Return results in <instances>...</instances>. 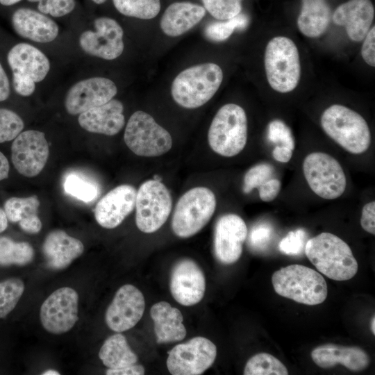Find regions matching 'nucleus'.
Segmentation results:
<instances>
[{
	"label": "nucleus",
	"mask_w": 375,
	"mask_h": 375,
	"mask_svg": "<svg viewBox=\"0 0 375 375\" xmlns=\"http://www.w3.org/2000/svg\"><path fill=\"white\" fill-rule=\"evenodd\" d=\"M306 256L317 269L335 281H347L358 271V262L349 246L340 238L324 232L307 240Z\"/></svg>",
	"instance_id": "obj_1"
},
{
	"label": "nucleus",
	"mask_w": 375,
	"mask_h": 375,
	"mask_svg": "<svg viewBox=\"0 0 375 375\" xmlns=\"http://www.w3.org/2000/svg\"><path fill=\"white\" fill-rule=\"evenodd\" d=\"M223 80L222 68L213 62L190 67L174 79L171 94L180 106L194 109L206 103L217 92Z\"/></svg>",
	"instance_id": "obj_2"
},
{
	"label": "nucleus",
	"mask_w": 375,
	"mask_h": 375,
	"mask_svg": "<svg viewBox=\"0 0 375 375\" xmlns=\"http://www.w3.org/2000/svg\"><path fill=\"white\" fill-rule=\"evenodd\" d=\"M320 122L325 133L351 153H363L371 144V132L367 122L347 106H329L322 114Z\"/></svg>",
	"instance_id": "obj_3"
},
{
	"label": "nucleus",
	"mask_w": 375,
	"mask_h": 375,
	"mask_svg": "<svg viewBox=\"0 0 375 375\" xmlns=\"http://www.w3.org/2000/svg\"><path fill=\"white\" fill-rule=\"evenodd\" d=\"M272 282L278 295L305 305L320 304L328 294L324 277L317 271L301 265H291L276 271Z\"/></svg>",
	"instance_id": "obj_4"
},
{
	"label": "nucleus",
	"mask_w": 375,
	"mask_h": 375,
	"mask_svg": "<svg viewBox=\"0 0 375 375\" xmlns=\"http://www.w3.org/2000/svg\"><path fill=\"white\" fill-rule=\"evenodd\" d=\"M265 70L270 87L280 93L294 90L301 78L299 53L295 43L285 36H276L265 51Z\"/></svg>",
	"instance_id": "obj_5"
},
{
	"label": "nucleus",
	"mask_w": 375,
	"mask_h": 375,
	"mask_svg": "<svg viewBox=\"0 0 375 375\" xmlns=\"http://www.w3.org/2000/svg\"><path fill=\"white\" fill-rule=\"evenodd\" d=\"M247 117L238 104L226 103L214 116L208 133L211 149L224 157H233L245 147L247 141Z\"/></svg>",
	"instance_id": "obj_6"
},
{
	"label": "nucleus",
	"mask_w": 375,
	"mask_h": 375,
	"mask_svg": "<svg viewBox=\"0 0 375 375\" xmlns=\"http://www.w3.org/2000/svg\"><path fill=\"white\" fill-rule=\"evenodd\" d=\"M216 197L206 187L193 188L178 201L172 219L174 233L181 238L200 231L210 221L216 209Z\"/></svg>",
	"instance_id": "obj_7"
},
{
	"label": "nucleus",
	"mask_w": 375,
	"mask_h": 375,
	"mask_svg": "<svg viewBox=\"0 0 375 375\" xmlns=\"http://www.w3.org/2000/svg\"><path fill=\"white\" fill-rule=\"evenodd\" d=\"M124 140L132 152L142 157L162 156L172 147L169 133L142 110L135 111L128 119Z\"/></svg>",
	"instance_id": "obj_8"
},
{
	"label": "nucleus",
	"mask_w": 375,
	"mask_h": 375,
	"mask_svg": "<svg viewBox=\"0 0 375 375\" xmlns=\"http://www.w3.org/2000/svg\"><path fill=\"white\" fill-rule=\"evenodd\" d=\"M135 208L138 228L145 233H154L169 216L172 208L171 194L161 181L147 180L137 192Z\"/></svg>",
	"instance_id": "obj_9"
},
{
	"label": "nucleus",
	"mask_w": 375,
	"mask_h": 375,
	"mask_svg": "<svg viewBox=\"0 0 375 375\" xmlns=\"http://www.w3.org/2000/svg\"><path fill=\"white\" fill-rule=\"evenodd\" d=\"M303 172L310 188L322 199H335L344 192L347 178L344 170L328 153L308 154L303 162Z\"/></svg>",
	"instance_id": "obj_10"
},
{
	"label": "nucleus",
	"mask_w": 375,
	"mask_h": 375,
	"mask_svg": "<svg viewBox=\"0 0 375 375\" xmlns=\"http://www.w3.org/2000/svg\"><path fill=\"white\" fill-rule=\"evenodd\" d=\"M217 347L204 337H195L168 351L167 367L173 375H199L215 360Z\"/></svg>",
	"instance_id": "obj_11"
},
{
	"label": "nucleus",
	"mask_w": 375,
	"mask_h": 375,
	"mask_svg": "<svg viewBox=\"0 0 375 375\" xmlns=\"http://www.w3.org/2000/svg\"><path fill=\"white\" fill-rule=\"evenodd\" d=\"M78 295L71 288L54 291L40 308V318L43 327L53 334L71 330L78 320Z\"/></svg>",
	"instance_id": "obj_12"
},
{
	"label": "nucleus",
	"mask_w": 375,
	"mask_h": 375,
	"mask_svg": "<svg viewBox=\"0 0 375 375\" xmlns=\"http://www.w3.org/2000/svg\"><path fill=\"white\" fill-rule=\"evenodd\" d=\"M49 154L44 133L36 130L21 132L11 145L12 164L19 174L26 177H34L41 172Z\"/></svg>",
	"instance_id": "obj_13"
},
{
	"label": "nucleus",
	"mask_w": 375,
	"mask_h": 375,
	"mask_svg": "<svg viewBox=\"0 0 375 375\" xmlns=\"http://www.w3.org/2000/svg\"><path fill=\"white\" fill-rule=\"evenodd\" d=\"M95 31L81 33L79 44L88 54L105 60H114L123 52L124 31L115 19L101 17L94 20Z\"/></svg>",
	"instance_id": "obj_14"
},
{
	"label": "nucleus",
	"mask_w": 375,
	"mask_h": 375,
	"mask_svg": "<svg viewBox=\"0 0 375 375\" xmlns=\"http://www.w3.org/2000/svg\"><path fill=\"white\" fill-rule=\"evenodd\" d=\"M145 301L141 291L131 284L122 286L116 292L105 315L107 326L122 333L134 327L143 316Z\"/></svg>",
	"instance_id": "obj_15"
},
{
	"label": "nucleus",
	"mask_w": 375,
	"mask_h": 375,
	"mask_svg": "<svg viewBox=\"0 0 375 375\" xmlns=\"http://www.w3.org/2000/svg\"><path fill=\"white\" fill-rule=\"evenodd\" d=\"M116 85L110 79L92 77L74 84L68 91L65 106L72 115L103 105L117 94Z\"/></svg>",
	"instance_id": "obj_16"
},
{
	"label": "nucleus",
	"mask_w": 375,
	"mask_h": 375,
	"mask_svg": "<svg viewBox=\"0 0 375 375\" xmlns=\"http://www.w3.org/2000/svg\"><path fill=\"white\" fill-rule=\"evenodd\" d=\"M247 235L246 223L241 217L233 213L221 216L216 223L214 234L217 259L224 265L237 262L242 255Z\"/></svg>",
	"instance_id": "obj_17"
},
{
	"label": "nucleus",
	"mask_w": 375,
	"mask_h": 375,
	"mask_svg": "<svg viewBox=\"0 0 375 375\" xmlns=\"http://www.w3.org/2000/svg\"><path fill=\"white\" fill-rule=\"evenodd\" d=\"M169 286L172 297L178 303L193 306L199 303L204 296L205 276L194 260L183 259L172 268Z\"/></svg>",
	"instance_id": "obj_18"
},
{
	"label": "nucleus",
	"mask_w": 375,
	"mask_h": 375,
	"mask_svg": "<svg viewBox=\"0 0 375 375\" xmlns=\"http://www.w3.org/2000/svg\"><path fill=\"white\" fill-rule=\"evenodd\" d=\"M136 194L135 188L128 184L112 189L95 207L94 217L97 223L105 228L118 226L135 208Z\"/></svg>",
	"instance_id": "obj_19"
},
{
	"label": "nucleus",
	"mask_w": 375,
	"mask_h": 375,
	"mask_svg": "<svg viewBox=\"0 0 375 375\" xmlns=\"http://www.w3.org/2000/svg\"><path fill=\"white\" fill-rule=\"evenodd\" d=\"M374 13L370 0H349L335 9L332 20L335 24L345 28L350 40L360 42L371 28Z\"/></svg>",
	"instance_id": "obj_20"
},
{
	"label": "nucleus",
	"mask_w": 375,
	"mask_h": 375,
	"mask_svg": "<svg viewBox=\"0 0 375 375\" xmlns=\"http://www.w3.org/2000/svg\"><path fill=\"white\" fill-rule=\"evenodd\" d=\"M124 106L117 99L89 109L81 113L78 122L84 130L94 133L115 135L124 127Z\"/></svg>",
	"instance_id": "obj_21"
},
{
	"label": "nucleus",
	"mask_w": 375,
	"mask_h": 375,
	"mask_svg": "<svg viewBox=\"0 0 375 375\" xmlns=\"http://www.w3.org/2000/svg\"><path fill=\"white\" fill-rule=\"evenodd\" d=\"M7 60L12 76L28 78L35 83L42 81L50 69L47 57L27 43H19L12 47L8 53Z\"/></svg>",
	"instance_id": "obj_22"
},
{
	"label": "nucleus",
	"mask_w": 375,
	"mask_h": 375,
	"mask_svg": "<svg viewBox=\"0 0 375 375\" xmlns=\"http://www.w3.org/2000/svg\"><path fill=\"white\" fill-rule=\"evenodd\" d=\"M12 24L18 35L37 42H50L58 34V26L53 20L29 8L15 10L12 16Z\"/></svg>",
	"instance_id": "obj_23"
},
{
	"label": "nucleus",
	"mask_w": 375,
	"mask_h": 375,
	"mask_svg": "<svg viewBox=\"0 0 375 375\" xmlns=\"http://www.w3.org/2000/svg\"><path fill=\"white\" fill-rule=\"evenodd\" d=\"M311 358L322 368H330L341 364L354 372L365 369L369 363V358L363 349L334 344L316 347L311 352Z\"/></svg>",
	"instance_id": "obj_24"
},
{
	"label": "nucleus",
	"mask_w": 375,
	"mask_h": 375,
	"mask_svg": "<svg viewBox=\"0 0 375 375\" xmlns=\"http://www.w3.org/2000/svg\"><path fill=\"white\" fill-rule=\"evenodd\" d=\"M84 251L83 243L64 231L55 230L46 237L42 252L49 267L62 269L78 258Z\"/></svg>",
	"instance_id": "obj_25"
},
{
	"label": "nucleus",
	"mask_w": 375,
	"mask_h": 375,
	"mask_svg": "<svg viewBox=\"0 0 375 375\" xmlns=\"http://www.w3.org/2000/svg\"><path fill=\"white\" fill-rule=\"evenodd\" d=\"M150 315L153 321L156 342L158 344L181 341L186 336L181 311L166 301L152 306Z\"/></svg>",
	"instance_id": "obj_26"
},
{
	"label": "nucleus",
	"mask_w": 375,
	"mask_h": 375,
	"mask_svg": "<svg viewBox=\"0 0 375 375\" xmlns=\"http://www.w3.org/2000/svg\"><path fill=\"white\" fill-rule=\"evenodd\" d=\"M205 15L203 6L190 2H174L165 10L160 26L165 35L177 37L194 27Z\"/></svg>",
	"instance_id": "obj_27"
},
{
	"label": "nucleus",
	"mask_w": 375,
	"mask_h": 375,
	"mask_svg": "<svg viewBox=\"0 0 375 375\" xmlns=\"http://www.w3.org/2000/svg\"><path fill=\"white\" fill-rule=\"evenodd\" d=\"M331 17V10L326 0H301L297 26L306 37L317 38L326 31Z\"/></svg>",
	"instance_id": "obj_28"
},
{
	"label": "nucleus",
	"mask_w": 375,
	"mask_h": 375,
	"mask_svg": "<svg viewBox=\"0 0 375 375\" xmlns=\"http://www.w3.org/2000/svg\"><path fill=\"white\" fill-rule=\"evenodd\" d=\"M258 189L260 199L265 202H270L278 196L281 182L276 177V170L273 165L262 162L251 167L244 174L242 190L244 194Z\"/></svg>",
	"instance_id": "obj_29"
},
{
	"label": "nucleus",
	"mask_w": 375,
	"mask_h": 375,
	"mask_svg": "<svg viewBox=\"0 0 375 375\" xmlns=\"http://www.w3.org/2000/svg\"><path fill=\"white\" fill-rule=\"evenodd\" d=\"M40 201L37 196L11 197L4 203V211L8 220L18 222L25 232L35 234L42 228V222L38 215Z\"/></svg>",
	"instance_id": "obj_30"
},
{
	"label": "nucleus",
	"mask_w": 375,
	"mask_h": 375,
	"mask_svg": "<svg viewBox=\"0 0 375 375\" xmlns=\"http://www.w3.org/2000/svg\"><path fill=\"white\" fill-rule=\"evenodd\" d=\"M99 357L108 369L123 368L138 361L137 355L121 333L112 335L105 340L99 350Z\"/></svg>",
	"instance_id": "obj_31"
},
{
	"label": "nucleus",
	"mask_w": 375,
	"mask_h": 375,
	"mask_svg": "<svg viewBox=\"0 0 375 375\" xmlns=\"http://www.w3.org/2000/svg\"><path fill=\"white\" fill-rule=\"evenodd\" d=\"M34 257L32 246L26 242H15L7 237L0 238V265H25Z\"/></svg>",
	"instance_id": "obj_32"
},
{
	"label": "nucleus",
	"mask_w": 375,
	"mask_h": 375,
	"mask_svg": "<svg viewBox=\"0 0 375 375\" xmlns=\"http://www.w3.org/2000/svg\"><path fill=\"white\" fill-rule=\"evenodd\" d=\"M115 8L122 15L141 19H150L160 10V0H112Z\"/></svg>",
	"instance_id": "obj_33"
},
{
	"label": "nucleus",
	"mask_w": 375,
	"mask_h": 375,
	"mask_svg": "<svg viewBox=\"0 0 375 375\" xmlns=\"http://www.w3.org/2000/svg\"><path fill=\"white\" fill-rule=\"evenodd\" d=\"M244 375H288L286 367L274 356L259 353L253 356L245 365Z\"/></svg>",
	"instance_id": "obj_34"
},
{
	"label": "nucleus",
	"mask_w": 375,
	"mask_h": 375,
	"mask_svg": "<svg viewBox=\"0 0 375 375\" xmlns=\"http://www.w3.org/2000/svg\"><path fill=\"white\" fill-rule=\"evenodd\" d=\"M249 24V17L243 13L223 22H212L204 30L205 36L214 42H222L228 39L235 29L242 30Z\"/></svg>",
	"instance_id": "obj_35"
},
{
	"label": "nucleus",
	"mask_w": 375,
	"mask_h": 375,
	"mask_svg": "<svg viewBox=\"0 0 375 375\" xmlns=\"http://www.w3.org/2000/svg\"><path fill=\"white\" fill-rule=\"evenodd\" d=\"M63 188L67 194L84 202H90L99 196L95 184L75 173L66 176Z\"/></svg>",
	"instance_id": "obj_36"
},
{
	"label": "nucleus",
	"mask_w": 375,
	"mask_h": 375,
	"mask_svg": "<svg viewBox=\"0 0 375 375\" xmlns=\"http://www.w3.org/2000/svg\"><path fill=\"white\" fill-rule=\"evenodd\" d=\"M24 291V283L19 278H11L0 283V319L15 308Z\"/></svg>",
	"instance_id": "obj_37"
},
{
	"label": "nucleus",
	"mask_w": 375,
	"mask_h": 375,
	"mask_svg": "<svg viewBox=\"0 0 375 375\" xmlns=\"http://www.w3.org/2000/svg\"><path fill=\"white\" fill-rule=\"evenodd\" d=\"M204 8L215 19L227 20L241 12L242 0H201Z\"/></svg>",
	"instance_id": "obj_38"
},
{
	"label": "nucleus",
	"mask_w": 375,
	"mask_h": 375,
	"mask_svg": "<svg viewBox=\"0 0 375 375\" xmlns=\"http://www.w3.org/2000/svg\"><path fill=\"white\" fill-rule=\"evenodd\" d=\"M24 122L15 112L0 108V143L14 140L23 130Z\"/></svg>",
	"instance_id": "obj_39"
},
{
	"label": "nucleus",
	"mask_w": 375,
	"mask_h": 375,
	"mask_svg": "<svg viewBox=\"0 0 375 375\" xmlns=\"http://www.w3.org/2000/svg\"><path fill=\"white\" fill-rule=\"evenodd\" d=\"M305 230L297 228L290 231L279 242L278 249L285 255L297 256L304 251L307 242Z\"/></svg>",
	"instance_id": "obj_40"
},
{
	"label": "nucleus",
	"mask_w": 375,
	"mask_h": 375,
	"mask_svg": "<svg viewBox=\"0 0 375 375\" xmlns=\"http://www.w3.org/2000/svg\"><path fill=\"white\" fill-rule=\"evenodd\" d=\"M268 139L273 143L278 144L294 150L295 142L290 128L282 121L276 119L272 121L268 125Z\"/></svg>",
	"instance_id": "obj_41"
},
{
	"label": "nucleus",
	"mask_w": 375,
	"mask_h": 375,
	"mask_svg": "<svg viewBox=\"0 0 375 375\" xmlns=\"http://www.w3.org/2000/svg\"><path fill=\"white\" fill-rule=\"evenodd\" d=\"M38 2V8L43 14L60 17L70 13L75 7L74 0H28Z\"/></svg>",
	"instance_id": "obj_42"
},
{
	"label": "nucleus",
	"mask_w": 375,
	"mask_h": 375,
	"mask_svg": "<svg viewBox=\"0 0 375 375\" xmlns=\"http://www.w3.org/2000/svg\"><path fill=\"white\" fill-rule=\"evenodd\" d=\"M274 231L272 227L266 224L260 223L254 226L248 237V244L251 249L255 251L265 249L272 238Z\"/></svg>",
	"instance_id": "obj_43"
},
{
	"label": "nucleus",
	"mask_w": 375,
	"mask_h": 375,
	"mask_svg": "<svg viewBox=\"0 0 375 375\" xmlns=\"http://www.w3.org/2000/svg\"><path fill=\"white\" fill-rule=\"evenodd\" d=\"M361 56L364 61L369 66H375V26L371 28L363 39L361 47Z\"/></svg>",
	"instance_id": "obj_44"
},
{
	"label": "nucleus",
	"mask_w": 375,
	"mask_h": 375,
	"mask_svg": "<svg viewBox=\"0 0 375 375\" xmlns=\"http://www.w3.org/2000/svg\"><path fill=\"white\" fill-rule=\"evenodd\" d=\"M360 225L367 233L375 234V201L366 203L362 210Z\"/></svg>",
	"instance_id": "obj_45"
},
{
	"label": "nucleus",
	"mask_w": 375,
	"mask_h": 375,
	"mask_svg": "<svg viewBox=\"0 0 375 375\" xmlns=\"http://www.w3.org/2000/svg\"><path fill=\"white\" fill-rule=\"evenodd\" d=\"M12 83L15 92L23 97L30 96L35 89V82L23 76H12Z\"/></svg>",
	"instance_id": "obj_46"
},
{
	"label": "nucleus",
	"mask_w": 375,
	"mask_h": 375,
	"mask_svg": "<svg viewBox=\"0 0 375 375\" xmlns=\"http://www.w3.org/2000/svg\"><path fill=\"white\" fill-rule=\"evenodd\" d=\"M144 368L140 365H132L120 369H108V375H142L144 374Z\"/></svg>",
	"instance_id": "obj_47"
},
{
	"label": "nucleus",
	"mask_w": 375,
	"mask_h": 375,
	"mask_svg": "<svg viewBox=\"0 0 375 375\" xmlns=\"http://www.w3.org/2000/svg\"><path fill=\"white\" fill-rule=\"evenodd\" d=\"M293 150L283 146H276L272 151L273 158L280 162H288L292 156Z\"/></svg>",
	"instance_id": "obj_48"
},
{
	"label": "nucleus",
	"mask_w": 375,
	"mask_h": 375,
	"mask_svg": "<svg viewBox=\"0 0 375 375\" xmlns=\"http://www.w3.org/2000/svg\"><path fill=\"white\" fill-rule=\"evenodd\" d=\"M10 95V84L7 75L0 63V101H5Z\"/></svg>",
	"instance_id": "obj_49"
},
{
	"label": "nucleus",
	"mask_w": 375,
	"mask_h": 375,
	"mask_svg": "<svg viewBox=\"0 0 375 375\" xmlns=\"http://www.w3.org/2000/svg\"><path fill=\"white\" fill-rule=\"evenodd\" d=\"M9 162L5 155L0 151V181H2L8 176Z\"/></svg>",
	"instance_id": "obj_50"
},
{
	"label": "nucleus",
	"mask_w": 375,
	"mask_h": 375,
	"mask_svg": "<svg viewBox=\"0 0 375 375\" xmlns=\"http://www.w3.org/2000/svg\"><path fill=\"white\" fill-rule=\"evenodd\" d=\"M8 226V218L4 210L0 208V233L4 231Z\"/></svg>",
	"instance_id": "obj_51"
},
{
	"label": "nucleus",
	"mask_w": 375,
	"mask_h": 375,
	"mask_svg": "<svg viewBox=\"0 0 375 375\" xmlns=\"http://www.w3.org/2000/svg\"><path fill=\"white\" fill-rule=\"evenodd\" d=\"M21 0H0V3L3 6H12L20 1Z\"/></svg>",
	"instance_id": "obj_52"
},
{
	"label": "nucleus",
	"mask_w": 375,
	"mask_h": 375,
	"mask_svg": "<svg viewBox=\"0 0 375 375\" xmlns=\"http://www.w3.org/2000/svg\"><path fill=\"white\" fill-rule=\"evenodd\" d=\"M60 373L57 371L49 369L45 371L44 373H42V375H59Z\"/></svg>",
	"instance_id": "obj_53"
},
{
	"label": "nucleus",
	"mask_w": 375,
	"mask_h": 375,
	"mask_svg": "<svg viewBox=\"0 0 375 375\" xmlns=\"http://www.w3.org/2000/svg\"><path fill=\"white\" fill-rule=\"evenodd\" d=\"M374 325H375V317L374 315L371 319V323H370L371 331L372 332L373 335H375V326Z\"/></svg>",
	"instance_id": "obj_54"
},
{
	"label": "nucleus",
	"mask_w": 375,
	"mask_h": 375,
	"mask_svg": "<svg viewBox=\"0 0 375 375\" xmlns=\"http://www.w3.org/2000/svg\"><path fill=\"white\" fill-rule=\"evenodd\" d=\"M95 3L101 4L103 3L106 0H92Z\"/></svg>",
	"instance_id": "obj_55"
}]
</instances>
